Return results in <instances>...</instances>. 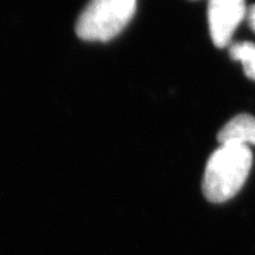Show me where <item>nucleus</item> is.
<instances>
[{"label": "nucleus", "mask_w": 255, "mask_h": 255, "mask_svg": "<svg viewBox=\"0 0 255 255\" xmlns=\"http://www.w3.org/2000/svg\"><path fill=\"white\" fill-rule=\"evenodd\" d=\"M253 162L247 145L222 144L213 152L202 180L203 195L213 203L234 197L246 182Z\"/></svg>", "instance_id": "f257e3e1"}, {"label": "nucleus", "mask_w": 255, "mask_h": 255, "mask_svg": "<svg viewBox=\"0 0 255 255\" xmlns=\"http://www.w3.org/2000/svg\"><path fill=\"white\" fill-rule=\"evenodd\" d=\"M137 0H91L76 25L84 40L108 41L123 31L136 11Z\"/></svg>", "instance_id": "f03ea898"}, {"label": "nucleus", "mask_w": 255, "mask_h": 255, "mask_svg": "<svg viewBox=\"0 0 255 255\" xmlns=\"http://www.w3.org/2000/svg\"><path fill=\"white\" fill-rule=\"evenodd\" d=\"M246 15L245 0H208L210 37L218 47H226Z\"/></svg>", "instance_id": "7ed1b4c3"}, {"label": "nucleus", "mask_w": 255, "mask_h": 255, "mask_svg": "<svg viewBox=\"0 0 255 255\" xmlns=\"http://www.w3.org/2000/svg\"><path fill=\"white\" fill-rule=\"evenodd\" d=\"M218 139L221 144H255V117L247 114L238 115L220 130Z\"/></svg>", "instance_id": "20e7f679"}, {"label": "nucleus", "mask_w": 255, "mask_h": 255, "mask_svg": "<svg viewBox=\"0 0 255 255\" xmlns=\"http://www.w3.org/2000/svg\"><path fill=\"white\" fill-rule=\"evenodd\" d=\"M229 53L233 59L241 62L247 77L255 81V44L250 41L234 44Z\"/></svg>", "instance_id": "39448f33"}, {"label": "nucleus", "mask_w": 255, "mask_h": 255, "mask_svg": "<svg viewBox=\"0 0 255 255\" xmlns=\"http://www.w3.org/2000/svg\"><path fill=\"white\" fill-rule=\"evenodd\" d=\"M248 23L255 32V5L251 6V8L248 9Z\"/></svg>", "instance_id": "423d86ee"}]
</instances>
